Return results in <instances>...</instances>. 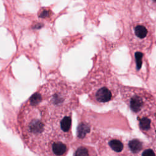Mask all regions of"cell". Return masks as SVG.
<instances>
[{"label": "cell", "mask_w": 156, "mask_h": 156, "mask_svg": "<svg viewBox=\"0 0 156 156\" xmlns=\"http://www.w3.org/2000/svg\"><path fill=\"white\" fill-rule=\"evenodd\" d=\"M51 150L54 155L63 156L68 151V146L61 141H55L51 144Z\"/></svg>", "instance_id": "3957f363"}, {"label": "cell", "mask_w": 156, "mask_h": 156, "mask_svg": "<svg viewBox=\"0 0 156 156\" xmlns=\"http://www.w3.org/2000/svg\"><path fill=\"white\" fill-rule=\"evenodd\" d=\"M134 32L136 36L140 39L144 38L148 34V30L147 28L143 25H137L136 26H135L134 29Z\"/></svg>", "instance_id": "9c48e42d"}, {"label": "cell", "mask_w": 156, "mask_h": 156, "mask_svg": "<svg viewBox=\"0 0 156 156\" xmlns=\"http://www.w3.org/2000/svg\"><path fill=\"white\" fill-rule=\"evenodd\" d=\"M129 147L133 153L139 152L143 148V143L137 139H133L129 141Z\"/></svg>", "instance_id": "8992f818"}, {"label": "cell", "mask_w": 156, "mask_h": 156, "mask_svg": "<svg viewBox=\"0 0 156 156\" xmlns=\"http://www.w3.org/2000/svg\"><path fill=\"white\" fill-rule=\"evenodd\" d=\"M142 156H156V155L153 150L151 149H147L143 152Z\"/></svg>", "instance_id": "7c38bea8"}, {"label": "cell", "mask_w": 156, "mask_h": 156, "mask_svg": "<svg viewBox=\"0 0 156 156\" xmlns=\"http://www.w3.org/2000/svg\"><path fill=\"white\" fill-rule=\"evenodd\" d=\"M108 144L111 149L116 152H121L124 148L123 143L121 140L118 139H112L108 142Z\"/></svg>", "instance_id": "ba28073f"}, {"label": "cell", "mask_w": 156, "mask_h": 156, "mask_svg": "<svg viewBox=\"0 0 156 156\" xmlns=\"http://www.w3.org/2000/svg\"><path fill=\"white\" fill-rule=\"evenodd\" d=\"M152 102L153 99L150 94L143 91H132L127 98V102L130 109L136 113L141 112L147 104Z\"/></svg>", "instance_id": "6da1fadb"}, {"label": "cell", "mask_w": 156, "mask_h": 156, "mask_svg": "<svg viewBox=\"0 0 156 156\" xmlns=\"http://www.w3.org/2000/svg\"><path fill=\"white\" fill-rule=\"evenodd\" d=\"M151 1L152 2H156V0H151Z\"/></svg>", "instance_id": "5bb4252c"}, {"label": "cell", "mask_w": 156, "mask_h": 156, "mask_svg": "<svg viewBox=\"0 0 156 156\" xmlns=\"http://www.w3.org/2000/svg\"><path fill=\"white\" fill-rule=\"evenodd\" d=\"M44 128V124L39 119H34L29 123V131L34 134L40 133Z\"/></svg>", "instance_id": "5b68a950"}, {"label": "cell", "mask_w": 156, "mask_h": 156, "mask_svg": "<svg viewBox=\"0 0 156 156\" xmlns=\"http://www.w3.org/2000/svg\"><path fill=\"white\" fill-rule=\"evenodd\" d=\"M143 54L141 52H137L135 54V61H136V65L138 69H139L142 65V58H143Z\"/></svg>", "instance_id": "8fae6325"}, {"label": "cell", "mask_w": 156, "mask_h": 156, "mask_svg": "<svg viewBox=\"0 0 156 156\" xmlns=\"http://www.w3.org/2000/svg\"><path fill=\"white\" fill-rule=\"evenodd\" d=\"M59 129L63 133H67L71 131V115L65 116L59 121L58 124Z\"/></svg>", "instance_id": "277c9868"}, {"label": "cell", "mask_w": 156, "mask_h": 156, "mask_svg": "<svg viewBox=\"0 0 156 156\" xmlns=\"http://www.w3.org/2000/svg\"><path fill=\"white\" fill-rule=\"evenodd\" d=\"M49 10H43L40 14L39 15V16L40 18H46V17H48L49 15H50V13H49Z\"/></svg>", "instance_id": "4fadbf2b"}, {"label": "cell", "mask_w": 156, "mask_h": 156, "mask_svg": "<svg viewBox=\"0 0 156 156\" xmlns=\"http://www.w3.org/2000/svg\"><path fill=\"white\" fill-rule=\"evenodd\" d=\"M112 91L107 87H102L95 93L96 101L100 103H105L110 101L112 98Z\"/></svg>", "instance_id": "7a4b0ae2"}, {"label": "cell", "mask_w": 156, "mask_h": 156, "mask_svg": "<svg viewBox=\"0 0 156 156\" xmlns=\"http://www.w3.org/2000/svg\"><path fill=\"white\" fill-rule=\"evenodd\" d=\"M139 127L140 129L144 132H147L151 129V120L147 117L144 116L139 119Z\"/></svg>", "instance_id": "52a82bcc"}, {"label": "cell", "mask_w": 156, "mask_h": 156, "mask_svg": "<svg viewBox=\"0 0 156 156\" xmlns=\"http://www.w3.org/2000/svg\"><path fill=\"white\" fill-rule=\"evenodd\" d=\"M74 156H90V151L87 147H80L76 151Z\"/></svg>", "instance_id": "30bf717a"}]
</instances>
